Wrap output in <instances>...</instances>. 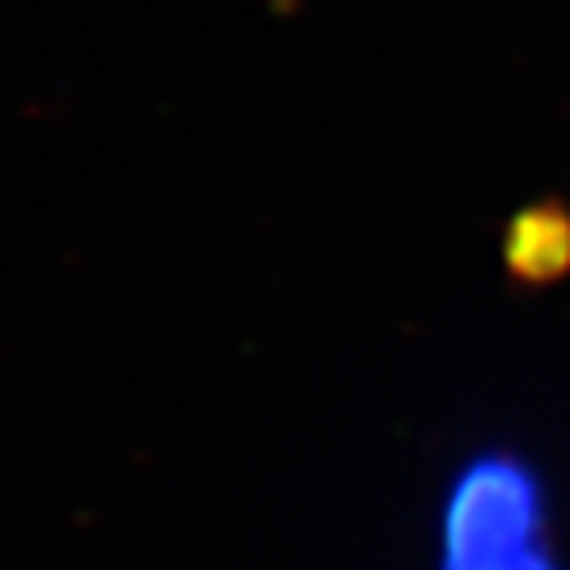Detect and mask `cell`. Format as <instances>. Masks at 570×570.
<instances>
[{
  "mask_svg": "<svg viewBox=\"0 0 570 570\" xmlns=\"http://www.w3.org/2000/svg\"><path fill=\"white\" fill-rule=\"evenodd\" d=\"M444 570H558L532 469L511 456H482L456 478L444 515Z\"/></svg>",
  "mask_w": 570,
  "mask_h": 570,
  "instance_id": "cell-1",
  "label": "cell"
}]
</instances>
